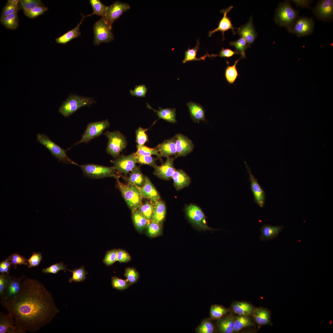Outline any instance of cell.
<instances>
[{
    "mask_svg": "<svg viewBox=\"0 0 333 333\" xmlns=\"http://www.w3.org/2000/svg\"><path fill=\"white\" fill-rule=\"evenodd\" d=\"M175 136L177 154L175 158L185 156L192 151L194 146L191 140L180 134H177Z\"/></svg>",
    "mask_w": 333,
    "mask_h": 333,
    "instance_id": "cell-19",
    "label": "cell"
},
{
    "mask_svg": "<svg viewBox=\"0 0 333 333\" xmlns=\"http://www.w3.org/2000/svg\"><path fill=\"white\" fill-rule=\"evenodd\" d=\"M117 252L116 249L107 251L103 260V262L107 266L113 265L117 261Z\"/></svg>",
    "mask_w": 333,
    "mask_h": 333,
    "instance_id": "cell-55",
    "label": "cell"
},
{
    "mask_svg": "<svg viewBox=\"0 0 333 333\" xmlns=\"http://www.w3.org/2000/svg\"><path fill=\"white\" fill-rule=\"evenodd\" d=\"M48 8L44 6H39L29 11L24 12L25 15L27 17L33 18L44 13Z\"/></svg>",
    "mask_w": 333,
    "mask_h": 333,
    "instance_id": "cell-54",
    "label": "cell"
},
{
    "mask_svg": "<svg viewBox=\"0 0 333 333\" xmlns=\"http://www.w3.org/2000/svg\"><path fill=\"white\" fill-rule=\"evenodd\" d=\"M154 210L153 220L161 224L163 221L166 214V206L164 203L159 200L154 203Z\"/></svg>",
    "mask_w": 333,
    "mask_h": 333,
    "instance_id": "cell-33",
    "label": "cell"
},
{
    "mask_svg": "<svg viewBox=\"0 0 333 333\" xmlns=\"http://www.w3.org/2000/svg\"><path fill=\"white\" fill-rule=\"evenodd\" d=\"M249 176L250 189L253 193L255 202L261 208H263L265 204V193L263 188L258 183L257 179L252 174L250 169L246 162H245Z\"/></svg>",
    "mask_w": 333,
    "mask_h": 333,
    "instance_id": "cell-15",
    "label": "cell"
},
{
    "mask_svg": "<svg viewBox=\"0 0 333 333\" xmlns=\"http://www.w3.org/2000/svg\"><path fill=\"white\" fill-rule=\"evenodd\" d=\"M130 8L128 3L119 1L115 2L110 5L107 6L105 20L109 27L112 28V24L114 21Z\"/></svg>",
    "mask_w": 333,
    "mask_h": 333,
    "instance_id": "cell-13",
    "label": "cell"
},
{
    "mask_svg": "<svg viewBox=\"0 0 333 333\" xmlns=\"http://www.w3.org/2000/svg\"><path fill=\"white\" fill-rule=\"evenodd\" d=\"M86 177L92 179H101L108 177L117 178L119 177L115 167H108L94 164H83L80 166Z\"/></svg>",
    "mask_w": 333,
    "mask_h": 333,
    "instance_id": "cell-5",
    "label": "cell"
},
{
    "mask_svg": "<svg viewBox=\"0 0 333 333\" xmlns=\"http://www.w3.org/2000/svg\"><path fill=\"white\" fill-rule=\"evenodd\" d=\"M252 325L250 319L247 316L240 315L234 320V331H238Z\"/></svg>",
    "mask_w": 333,
    "mask_h": 333,
    "instance_id": "cell-44",
    "label": "cell"
},
{
    "mask_svg": "<svg viewBox=\"0 0 333 333\" xmlns=\"http://www.w3.org/2000/svg\"><path fill=\"white\" fill-rule=\"evenodd\" d=\"M104 134L108 139L106 149L107 153L114 158H117L120 156V153L127 145L125 137L118 130L112 132L107 131Z\"/></svg>",
    "mask_w": 333,
    "mask_h": 333,
    "instance_id": "cell-7",
    "label": "cell"
},
{
    "mask_svg": "<svg viewBox=\"0 0 333 333\" xmlns=\"http://www.w3.org/2000/svg\"><path fill=\"white\" fill-rule=\"evenodd\" d=\"M154 208V203L148 201L142 204L138 209L147 220L151 221L153 216Z\"/></svg>",
    "mask_w": 333,
    "mask_h": 333,
    "instance_id": "cell-39",
    "label": "cell"
},
{
    "mask_svg": "<svg viewBox=\"0 0 333 333\" xmlns=\"http://www.w3.org/2000/svg\"><path fill=\"white\" fill-rule=\"evenodd\" d=\"M241 58L236 60L233 65H229L228 60L226 61L227 66L224 71V77L227 83L230 84H234L236 80L239 76L236 65Z\"/></svg>",
    "mask_w": 333,
    "mask_h": 333,
    "instance_id": "cell-32",
    "label": "cell"
},
{
    "mask_svg": "<svg viewBox=\"0 0 333 333\" xmlns=\"http://www.w3.org/2000/svg\"><path fill=\"white\" fill-rule=\"evenodd\" d=\"M197 333H212L214 331V327L210 320L204 319L195 329Z\"/></svg>",
    "mask_w": 333,
    "mask_h": 333,
    "instance_id": "cell-43",
    "label": "cell"
},
{
    "mask_svg": "<svg viewBox=\"0 0 333 333\" xmlns=\"http://www.w3.org/2000/svg\"><path fill=\"white\" fill-rule=\"evenodd\" d=\"M186 212L189 220L197 227L203 230H214L208 226L205 216L198 206L190 205L187 207Z\"/></svg>",
    "mask_w": 333,
    "mask_h": 333,
    "instance_id": "cell-11",
    "label": "cell"
},
{
    "mask_svg": "<svg viewBox=\"0 0 333 333\" xmlns=\"http://www.w3.org/2000/svg\"><path fill=\"white\" fill-rule=\"evenodd\" d=\"M96 101L92 98L85 97L71 94L63 102L58 112L65 117H68L81 107L90 105Z\"/></svg>",
    "mask_w": 333,
    "mask_h": 333,
    "instance_id": "cell-4",
    "label": "cell"
},
{
    "mask_svg": "<svg viewBox=\"0 0 333 333\" xmlns=\"http://www.w3.org/2000/svg\"><path fill=\"white\" fill-rule=\"evenodd\" d=\"M187 105L188 107L190 117L195 122L199 123L200 121H205V111L200 105L190 101Z\"/></svg>",
    "mask_w": 333,
    "mask_h": 333,
    "instance_id": "cell-25",
    "label": "cell"
},
{
    "mask_svg": "<svg viewBox=\"0 0 333 333\" xmlns=\"http://www.w3.org/2000/svg\"><path fill=\"white\" fill-rule=\"evenodd\" d=\"M8 258L15 269L16 268L17 265H28L27 260L24 257L18 253H13Z\"/></svg>",
    "mask_w": 333,
    "mask_h": 333,
    "instance_id": "cell-52",
    "label": "cell"
},
{
    "mask_svg": "<svg viewBox=\"0 0 333 333\" xmlns=\"http://www.w3.org/2000/svg\"><path fill=\"white\" fill-rule=\"evenodd\" d=\"M283 228V226L281 225H263L260 229L261 231L260 238L262 241L273 239L278 236Z\"/></svg>",
    "mask_w": 333,
    "mask_h": 333,
    "instance_id": "cell-23",
    "label": "cell"
},
{
    "mask_svg": "<svg viewBox=\"0 0 333 333\" xmlns=\"http://www.w3.org/2000/svg\"><path fill=\"white\" fill-rule=\"evenodd\" d=\"M253 316L255 321L261 325L270 324V312L265 308H260L253 313Z\"/></svg>",
    "mask_w": 333,
    "mask_h": 333,
    "instance_id": "cell-34",
    "label": "cell"
},
{
    "mask_svg": "<svg viewBox=\"0 0 333 333\" xmlns=\"http://www.w3.org/2000/svg\"><path fill=\"white\" fill-rule=\"evenodd\" d=\"M299 17L298 11L292 6L290 1L286 0L278 5L274 19L277 24L285 27L291 33L294 25Z\"/></svg>",
    "mask_w": 333,
    "mask_h": 333,
    "instance_id": "cell-2",
    "label": "cell"
},
{
    "mask_svg": "<svg viewBox=\"0 0 333 333\" xmlns=\"http://www.w3.org/2000/svg\"><path fill=\"white\" fill-rule=\"evenodd\" d=\"M25 278L26 276L24 274L18 278L13 275L5 290L3 298L1 300L10 298L16 296L21 288L23 280Z\"/></svg>",
    "mask_w": 333,
    "mask_h": 333,
    "instance_id": "cell-20",
    "label": "cell"
},
{
    "mask_svg": "<svg viewBox=\"0 0 333 333\" xmlns=\"http://www.w3.org/2000/svg\"><path fill=\"white\" fill-rule=\"evenodd\" d=\"M19 1L18 0H8L7 2L14 4L18 5Z\"/></svg>",
    "mask_w": 333,
    "mask_h": 333,
    "instance_id": "cell-64",
    "label": "cell"
},
{
    "mask_svg": "<svg viewBox=\"0 0 333 333\" xmlns=\"http://www.w3.org/2000/svg\"><path fill=\"white\" fill-rule=\"evenodd\" d=\"M42 258L41 253L34 252L31 257L27 260L28 267L30 268L38 266Z\"/></svg>",
    "mask_w": 333,
    "mask_h": 333,
    "instance_id": "cell-58",
    "label": "cell"
},
{
    "mask_svg": "<svg viewBox=\"0 0 333 333\" xmlns=\"http://www.w3.org/2000/svg\"><path fill=\"white\" fill-rule=\"evenodd\" d=\"M111 29L105 20L102 17L96 22L93 27L94 45H97L101 43H107L113 40L114 36Z\"/></svg>",
    "mask_w": 333,
    "mask_h": 333,
    "instance_id": "cell-8",
    "label": "cell"
},
{
    "mask_svg": "<svg viewBox=\"0 0 333 333\" xmlns=\"http://www.w3.org/2000/svg\"><path fill=\"white\" fill-rule=\"evenodd\" d=\"M9 274L0 275V296L1 299L3 298L5 290L10 280L12 278Z\"/></svg>",
    "mask_w": 333,
    "mask_h": 333,
    "instance_id": "cell-57",
    "label": "cell"
},
{
    "mask_svg": "<svg viewBox=\"0 0 333 333\" xmlns=\"http://www.w3.org/2000/svg\"><path fill=\"white\" fill-rule=\"evenodd\" d=\"M146 178V176L142 174L140 169L137 166L130 172L128 179V183L140 188L144 184Z\"/></svg>",
    "mask_w": 333,
    "mask_h": 333,
    "instance_id": "cell-31",
    "label": "cell"
},
{
    "mask_svg": "<svg viewBox=\"0 0 333 333\" xmlns=\"http://www.w3.org/2000/svg\"><path fill=\"white\" fill-rule=\"evenodd\" d=\"M124 276L126 277L130 285L136 283L139 277V274L137 271L132 268H128L125 269Z\"/></svg>",
    "mask_w": 333,
    "mask_h": 333,
    "instance_id": "cell-51",
    "label": "cell"
},
{
    "mask_svg": "<svg viewBox=\"0 0 333 333\" xmlns=\"http://www.w3.org/2000/svg\"><path fill=\"white\" fill-rule=\"evenodd\" d=\"M111 284L113 288L120 290L127 289L130 285L127 279L124 280L116 276L112 277Z\"/></svg>",
    "mask_w": 333,
    "mask_h": 333,
    "instance_id": "cell-50",
    "label": "cell"
},
{
    "mask_svg": "<svg viewBox=\"0 0 333 333\" xmlns=\"http://www.w3.org/2000/svg\"><path fill=\"white\" fill-rule=\"evenodd\" d=\"M235 313L240 315L247 316L251 314L253 308L249 304L245 302H239L235 304L233 306Z\"/></svg>",
    "mask_w": 333,
    "mask_h": 333,
    "instance_id": "cell-38",
    "label": "cell"
},
{
    "mask_svg": "<svg viewBox=\"0 0 333 333\" xmlns=\"http://www.w3.org/2000/svg\"><path fill=\"white\" fill-rule=\"evenodd\" d=\"M228 309L222 306L214 305L210 309V317L212 319H219L222 318L228 312Z\"/></svg>",
    "mask_w": 333,
    "mask_h": 333,
    "instance_id": "cell-42",
    "label": "cell"
},
{
    "mask_svg": "<svg viewBox=\"0 0 333 333\" xmlns=\"http://www.w3.org/2000/svg\"><path fill=\"white\" fill-rule=\"evenodd\" d=\"M24 12L29 11L39 6H44L40 0H21L20 1Z\"/></svg>",
    "mask_w": 333,
    "mask_h": 333,
    "instance_id": "cell-49",
    "label": "cell"
},
{
    "mask_svg": "<svg viewBox=\"0 0 333 333\" xmlns=\"http://www.w3.org/2000/svg\"><path fill=\"white\" fill-rule=\"evenodd\" d=\"M161 224L153 220L150 221L147 227V233L150 237H154L160 235L162 233Z\"/></svg>",
    "mask_w": 333,
    "mask_h": 333,
    "instance_id": "cell-48",
    "label": "cell"
},
{
    "mask_svg": "<svg viewBox=\"0 0 333 333\" xmlns=\"http://www.w3.org/2000/svg\"><path fill=\"white\" fill-rule=\"evenodd\" d=\"M137 163L141 164H145L154 167L157 165L155 159L151 156H144L134 153Z\"/></svg>",
    "mask_w": 333,
    "mask_h": 333,
    "instance_id": "cell-47",
    "label": "cell"
},
{
    "mask_svg": "<svg viewBox=\"0 0 333 333\" xmlns=\"http://www.w3.org/2000/svg\"><path fill=\"white\" fill-rule=\"evenodd\" d=\"M174 159L173 157H168L166 161L162 165H156L154 167V174L162 179L169 180L171 179L176 170L173 164Z\"/></svg>",
    "mask_w": 333,
    "mask_h": 333,
    "instance_id": "cell-16",
    "label": "cell"
},
{
    "mask_svg": "<svg viewBox=\"0 0 333 333\" xmlns=\"http://www.w3.org/2000/svg\"><path fill=\"white\" fill-rule=\"evenodd\" d=\"M217 326L220 332L223 333H231L234 331V320L229 316L219 319Z\"/></svg>",
    "mask_w": 333,
    "mask_h": 333,
    "instance_id": "cell-30",
    "label": "cell"
},
{
    "mask_svg": "<svg viewBox=\"0 0 333 333\" xmlns=\"http://www.w3.org/2000/svg\"><path fill=\"white\" fill-rule=\"evenodd\" d=\"M109 125L108 119L88 123L81 139L76 142L74 146L83 143H87L99 136L104 130L109 127Z\"/></svg>",
    "mask_w": 333,
    "mask_h": 333,
    "instance_id": "cell-9",
    "label": "cell"
},
{
    "mask_svg": "<svg viewBox=\"0 0 333 333\" xmlns=\"http://www.w3.org/2000/svg\"><path fill=\"white\" fill-rule=\"evenodd\" d=\"M140 188L142 197L149 199L154 203L160 200L158 193L147 177L144 184Z\"/></svg>",
    "mask_w": 333,
    "mask_h": 333,
    "instance_id": "cell-22",
    "label": "cell"
},
{
    "mask_svg": "<svg viewBox=\"0 0 333 333\" xmlns=\"http://www.w3.org/2000/svg\"><path fill=\"white\" fill-rule=\"evenodd\" d=\"M172 178L173 180L174 186L177 191L187 187L190 183L189 176L181 170H175Z\"/></svg>",
    "mask_w": 333,
    "mask_h": 333,
    "instance_id": "cell-26",
    "label": "cell"
},
{
    "mask_svg": "<svg viewBox=\"0 0 333 333\" xmlns=\"http://www.w3.org/2000/svg\"><path fill=\"white\" fill-rule=\"evenodd\" d=\"M117 186L125 200L132 210L137 209L142 204V197L140 188L137 186L128 183H121L117 178Z\"/></svg>",
    "mask_w": 333,
    "mask_h": 333,
    "instance_id": "cell-3",
    "label": "cell"
},
{
    "mask_svg": "<svg viewBox=\"0 0 333 333\" xmlns=\"http://www.w3.org/2000/svg\"><path fill=\"white\" fill-rule=\"evenodd\" d=\"M16 329L14 318L10 314L0 312V333H15Z\"/></svg>",
    "mask_w": 333,
    "mask_h": 333,
    "instance_id": "cell-24",
    "label": "cell"
},
{
    "mask_svg": "<svg viewBox=\"0 0 333 333\" xmlns=\"http://www.w3.org/2000/svg\"><path fill=\"white\" fill-rule=\"evenodd\" d=\"M236 29V32L239 35L245 40L250 47L257 35L253 23L252 16H250L247 23Z\"/></svg>",
    "mask_w": 333,
    "mask_h": 333,
    "instance_id": "cell-18",
    "label": "cell"
},
{
    "mask_svg": "<svg viewBox=\"0 0 333 333\" xmlns=\"http://www.w3.org/2000/svg\"><path fill=\"white\" fill-rule=\"evenodd\" d=\"M229 44L235 48V51L240 55L241 58H245L246 50L250 47L244 38L240 37L235 41L231 42Z\"/></svg>",
    "mask_w": 333,
    "mask_h": 333,
    "instance_id": "cell-40",
    "label": "cell"
},
{
    "mask_svg": "<svg viewBox=\"0 0 333 333\" xmlns=\"http://www.w3.org/2000/svg\"><path fill=\"white\" fill-rule=\"evenodd\" d=\"M147 107L153 110L157 113L158 119H162L167 122L175 123L176 122V109L175 108L163 109L159 107V110L153 109L147 103H146Z\"/></svg>",
    "mask_w": 333,
    "mask_h": 333,
    "instance_id": "cell-27",
    "label": "cell"
},
{
    "mask_svg": "<svg viewBox=\"0 0 333 333\" xmlns=\"http://www.w3.org/2000/svg\"><path fill=\"white\" fill-rule=\"evenodd\" d=\"M148 129L139 127L136 131V142L137 144V150L144 145L148 141V138L146 132Z\"/></svg>",
    "mask_w": 333,
    "mask_h": 333,
    "instance_id": "cell-45",
    "label": "cell"
},
{
    "mask_svg": "<svg viewBox=\"0 0 333 333\" xmlns=\"http://www.w3.org/2000/svg\"><path fill=\"white\" fill-rule=\"evenodd\" d=\"M314 23L312 18L299 17L293 27L291 33L296 34L298 37L308 36L313 32Z\"/></svg>",
    "mask_w": 333,
    "mask_h": 333,
    "instance_id": "cell-12",
    "label": "cell"
},
{
    "mask_svg": "<svg viewBox=\"0 0 333 333\" xmlns=\"http://www.w3.org/2000/svg\"><path fill=\"white\" fill-rule=\"evenodd\" d=\"M81 15L82 16L81 19L76 26L63 35L56 38V43L60 44H65L80 35L81 33L80 31V27L85 17V16L82 14Z\"/></svg>",
    "mask_w": 333,
    "mask_h": 333,
    "instance_id": "cell-28",
    "label": "cell"
},
{
    "mask_svg": "<svg viewBox=\"0 0 333 333\" xmlns=\"http://www.w3.org/2000/svg\"><path fill=\"white\" fill-rule=\"evenodd\" d=\"M292 1L297 7L298 6L302 8H307L311 9L310 5L313 1L310 0H292Z\"/></svg>",
    "mask_w": 333,
    "mask_h": 333,
    "instance_id": "cell-63",
    "label": "cell"
},
{
    "mask_svg": "<svg viewBox=\"0 0 333 333\" xmlns=\"http://www.w3.org/2000/svg\"><path fill=\"white\" fill-rule=\"evenodd\" d=\"M134 153L129 155L120 156L113 161L114 166L121 173L126 175L136 166Z\"/></svg>",
    "mask_w": 333,
    "mask_h": 333,
    "instance_id": "cell-14",
    "label": "cell"
},
{
    "mask_svg": "<svg viewBox=\"0 0 333 333\" xmlns=\"http://www.w3.org/2000/svg\"><path fill=\"white\" fill-rule=\"evenodd\" d=\"M14 319L15 333L35 332L49 324L59 311L50 292L39 281L25 278L15 297L1 300Z\"/></svg>",
    "mask_w": 333,
    "mask_h": 333,
    "instance_id": "cell-1",
    "label": "cell"
},
{
    "mask_svg": "<svg viewBox=\"0 0 333 333\" xmlns=\"http://www.w3.org/2000/svg\"><path fill=\"white\" fill-rule=\"evenodd\" d=\"M235 54H239L236 51H233L229 48H224L222 47L218 54H212L209 55L210 57H214L217 56H220V57L230 58L232 57Z\"/></svg>",
    "mask_w": 333,
    "mask_h": 333,
    "instance_id": "cell-60",
    "label": "cell"
},
{
    "mask_svg": "<svg viewBox=\"0 0 333 333\" xmlns=\"http://www.w3.org/2000/svg\"><path fill=\"white\" fill-rule=\"evenodd\" d=\"M20 9L18 5L14 4L7 2L2 9L1 16H6L17 13Z\"/></svg>",
    "mask_w": 333,
    "mask_h": 333,
    "instance_id": "cell-59",
    "label": "cell"
},
{
    "mask_svg": "<svg viewBox=\"0 0 333 333\" xmlns=\"http://www.w3.org/2000/svg\"><path fill=\"white\" fill-rule=\"evenodd\" d=\"M314 16L324 22L332 21L333 18V0L319 1L312 9Z\"/></svg>",
    "mask_w": 333,
    "mask_h": 333,
    "instance_id": "cell-10",
    "label": "cell"
},
{
    "mask_svg": "<svg viewBox=\"0 0 333 333\" xmlns=\"http://www.w3.org/2000/svg\"><path fill=\"white\" fill-rule=\"evenodd\" d=\"M132 211V218L136 228L141 231L147 228L150 221L147 220L138 209Z\"/></svg>",
    "mask_w": 333,
    "mask_h": 333,
    "instance_id": "cell-29",
    "label": "cell"
},
{
    "mask_svg": "<svg viewBox=\"0 0 333 333\" xmlns=\"http://www.w3.org/2000/svg\"><path fill=\"white\" fill-rule=\"evenodd\" d=\"M148 90L146 85L142 84L136 85L133 90H130L129 92L132 96L142 97H145Z\"/></svg>",
    "mask_w": 333,
    "mask_h": 333,
    "instance_id": "cell-56",
    "label": "cell"
},
{
    "mask_svg": "<svg viewBox=\"0 0 333 333\" xmlns=\"http://www.w3.org/2000/svg\"><path fill=\"white\" fill-rule=\"evenodd\" d=\"M11 262L7 258L0 263V273L1 274H9L12 266Z\"/></svg>",
    "mask_w": 333,
    "mask_h": 333,
    "instance_id": "cell-61",
    "label": "cell"
},
{
    "mask_svg": "<svg viewBox=\"0 0 333 333\" xmlns=\"http://www.w3.org/2000/svg\"><path fill=\"white\" fill-rule=\"evenodd\" d=\"M233 8V6H231L226 8L222 9L220 10V12L223 13V17L219 21L217 27L214 30L209 31V37L211 36L212 34L215 32L220 31L222 33L223 40H224V32L229 29L232 30L234 34H236L235 29H236L237 28L233 27L230 18L227 16L228 13Z\"/></svg>",
    "mask_w": 333,
    "mask_h": 333,
    "instance_id": "cell-17",
    "label": "cell"
},
{
    "mask_svg": "<svg viewBox=\"0 0 333 333\" xmlns=\"http://www.w3.org/2000/svg\"><path fill=\"white\" fill-rule=\"evenodd\" d=\"M136 154L144 156L156 155L161 161H162L161 156L156 147L150 148L145 145L137 150Z\"/></svg>",
    "mask_w": 333,
    "mask_h": 333,
    "instance_id": "cell-46",
    "label": "cell"
},
{
    "mask_svg": "<svg viewBox=\"0 0 333 333\" xmlns=\"http://www.w3.org/2000/svg\"><path fill=\"white\" fill-rule=\"evenodd\" d=\"M89 2L93 11L92 13L86 16L85 17L96 14L98 16H101L102 18L105 19L107 6H106L99 0H90Z\"/></svg>",
    "mask_w": 333,
    "mask_h": 333,
    "instance_id": "cell-37",
    "label": "cell"
},
{
    "mask_svg": "<svg viewBox=\"0 0 333 333\" xmlns=\"http://www.w3.org/2000/svg\"><path fill=\"white\" fill-rule=\"evenodd\" d=\"M36 140L44 146L60 162L78 165L67 156L66 150L51 140L45 134H37Z\"/></svg>",
    "mask_w": 333,
    "mask_h": 333,
    "instance_id": "cell-6",
    "label": "cell"
},
{
    "mask_svg": "<svg viewBox=\"0 0 333 333\" xmlns=\"http://www.w3.org/2000/svg\"><path fill=\"white\" fill-rule=\"evenodd\" d=\"M131 260L130 255L125 250L121 249L117 250V261L120 263L126 262Z\"/></svg>",
    "mask_w": 333,
    "mask_h": 333,
    "instance_id": "cell-62",
    "label": "cell"
},
{
    "mask_svg": "<svg viewBox=\"0 0 333 333\" xmlns=\"http://www.w3.org/2000/svg\"><path fill=\"white\" fill-rule=\"evenodd\" d=\"M66 265L63 262L56 263L51 265L47 268L43 269L42 272L44 273H52L56 274L60 270H64V272L67 269Z\"/></svg>",
    "mask_w": 333,
    "mask_h": 333,
    "instance_id": "cell-53",
    "label": "cell"
},
{
    "mask_svg": "<svg viewBox=\"0 0 333 333\" xmlns=\"http://www.w3.org/2000/svg\"><path fill=\"white\" fill-rule=\"evenodd\" d=\"M161 157L166 158L172 155L176 156V138H173L165 140L156 147Z\"/></svg>",
    "mask_w": 333,
    "mask_h": 333,
    "instance_id": "cell-21",
    "label": "cell"
},
{
    "mask_svg": "<svg viewBox=\"0 0 333 333\" xmlns=\"http://www.w3.org/2000/svg\"><path fill=\"white\" fill-rule=\"evenodd\" d=\"M0 22L6 28L14 30L18 25V18L17 12L8 15L1 16Z\"/></svg>",
    "mask_w": 333,
    "mask_h": 333,
    "instance_id": "cell-36",
    "label": "cell"
},
{
    "mask_svg": "<svg viewBox=\"0 0 333 333\" xmlns=\"http://www.w3.org/2000/svg\"><path fill=\"white\" fill-rule=\"evenodd\" d=\"M72 273V276L69 280L70 283L83 282L86 278V275L88 273L85 270L83 266L76 268L73 270L67 269Z\"/></svg>",
    "mask_w": 333,
    "mask_h": 333,
    "instance_id": "cell-41",
    "label": "cell"
},
{
    "mask_svg": "<svg viewBox=\"0 0 333 333\" xmlns=\"http://www.w3.org/2000/svg\"><path fill=\"white\" fill-rule=\"evenodd\" d=\"M199 39H198L197 40L196 44L194 47L191 48L189 47L185 51V56L183 61V63L194 60L197 61L203 60L204 61L205 58L208 57L207 53L200 58L196 57L197 52L199 49V45L200 44V42Z\"/></svg>",
    "mask_w": 333,
    "mask_h": 333,
    "instance_id": "cell-35",
    "label": "cell"
}]
</instances>
